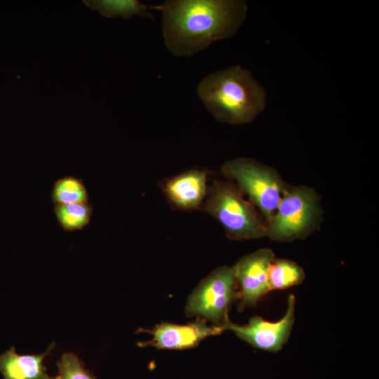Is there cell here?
<instances>
[{"mask_svg": "<svg viewBox=\"0 0 379 379\" xmlns=\"http://www.w3.org/2000/svg\"><path fill=\"white\" fill-rule=\"evenodd\" d=\"M153 8L162 12L164 44L178 57L192 56L234 35L248 10L242 0H168Z\"/></svg>", "mask_w": 379, "mask_h": 379, "instance_id": "cell-1", "label": "cell"}, {"mask_svg": "<svg viewBox=\"0 0 379 379\" xmlns=\"http://www.w3.org/2000/svg\"><path fill=\"white\" fill-rule=\"evenodd\" d=\"M197 94L218 121L230 124L251 122L266 105L265 88L239 65L206 76L197 86Z\"/></svg>", "mask_w": 379, "mask_h": 379, "instance_id": "cell-2", "label": "cell"}, {"mask_svg": "<svg viewBox=\"0 0 379 379\" xmlns=\"http://www.w3.org/2000/svg\"><path fill=\"white\" fill-rule=\"evenodd\" d=\"M204 207L220 222L232 240L266 236L267 225L262 217L231 181H214L208 188Z\"/></svg>", "mask_w": 379, "mask_h": 379, "instance_id": "cell-3", "label": "cell"}, {"mask_svg": "<svg viewBox=\"0 0 379 379\" xmlns=\"http://www.w3.org/2000/svg\"><path fill=\"white\" fill-rule=\"evenodd\" d=\"M221 172L242 194L248 197L267 225L288 186L278 173L270 166L247 158L226 161Z\"/></svg>", "mask_w": 379, "mask_h": 379, "instance_id": "cell-4", "label": "cell"}, {"mask_svg": "<svg viewBox=\"0 0 379 379\" xmlns=\"http://www.w3.org/2000/svg\"><path fill=\"white\" fill-rule=\"evenodd\" d=\"M319 217V201L313 189L288 186L267 225L266 236L275 241L303 239L316 227Z\"/></svg>", "mask_w": 379, "mask_h": 379, "instance_id": "cell-5", "label": "cell"}, {"mask_svg": "<svg viewBox=\"0 0 379 379\" xmlns=\"http://www.w3.org/2000/svg\"><path fill=\"white\" fill-rule=\"evenodd\" d=\"M239 298L234 266H222L213 270L194 289L185 313L189 317L196 316L213 326L225 328L230 321L231 305Z\"/></svg>", "mask_w": 379, "mask_h": 379, "instance_id": "cell-6", "label": "cell"}, {"mask_svg": "<svg viewBox=\"0 0 379 379\" xmlns=\"http://www.w3.org/2000/svg\"><path fill=\"white\" fill-rule=\"evenodd\" d=\"M295 298L289 295L284 317L275 322L268 321L259 316L250 319L246 325H238L230 321L225 331L230 330L241 340L253 347L265 351L277 352L287 342L295 321Z\"/></svg>", "mask_w": 379, "mask_h": 379, "instance_id": "cell-7", "label": "cell"}, {"mask_svg": "<svg viewBox=\"0 0 379 379\" xmlns=\"http://www.w3.org/2000/svg\"><path fill=\"white\" fill-rule=\"evenodd\" d=\"M275 255L262 248L241 258L234 265L240 298L239 310L255 306L270 291L268 277Z\"/></svg>", "mask_w": 379, "mask_h": 379, "instance_id": "cell-8", "label": "cell"}, {"mask_svg": "<svg viewBox=\"0 0 379 379\" xmlns=\"http://www.w3.org/2000/svg\"><path fill=\"white\" fill-rule=\"evenodd\" d=\"M225 331L223 327L208 325L201 318L184 325L161 322L150 330L140 331L148 333L152 338L138 345L161 350H187L195 347L205 338L220 335Z\"/></svg>", "mask_w": 379, "mask_h": 379, "instance_id": "cell-9", "label": "cell"}, {"mask_svg": "<svg viewBox=\"0 0 379 379\" xmlns=\"http://www.w3.org/2000/svg\"><path fill=\"white\" fill-rule=\"evenodd\" d=\"M207 174L193 169L168 179L164 185L168 199L178 208L190 210L199 207L208 192Z\"/></svg>", "mask_w": 379, "mask_h": 379, "instance_id": "cell-10", "label": "cell"}, {"mask_svg": "<svg viewBox=\"0 0 379 379\" xmlns=\"http://www.w3.org/2000/svg\"><path fill=\"white\" fill-rule=\"evenodd\" d=\"M54 347L55 343H52L42 354L20 355L11 347L0 355V372L4 379H56L47 373L43 363Z\"/></svg>", "mask_w": 379, "mask_h": 379, "instance_id": "cell-11", "label": "cell"}, {"mask_svg": "<svg viewBox=\"0 0 379 379\" xmlns=\"http://www.w3.org/2000/svg\"><path fill=\"white\" fill-rule=\"evenodd\" d=\"M83 2L106 18L129 19L137 15L154 19L149 11L150 6L135 0H85Z\"/></svg>", "mask_w": 379, "mask_h": 379, "instance_id": "cell-12", "label": "cell"}, {"mask_svg": "<svg viewBox=\"0 0 379 379\" xmlns=\"http://www.w3.org/2000/svg\"><path fill=\"white\" fill-rule=\"evenodd\" d=\"M305 277L302 267L288 259L274 258L270 271L268 281L270 291L284 290L301 284Z\"/></svg>", "mask_w": 379, "mask_h": 379, "instance_id": "cell-13", "label": "cell"}, {"mask_svg": "<svg viewBox=\"0 0 379 379\" xmlns=\"http://www.w3.org/2000/svg\"><path fill=\"white\" fill-rule=\"evenodd\" d=\"M53 209L60 226L67 232L81 230L86 227L91 220L93 211L89 202L54 205Z\"/></svg>", "mask_w": 379, "mask_h": 379, "instance_id": "cell-14", "label": "cell"}, {"mask_svg": "<svg viewBox=\"0 0 379 379\" xmlns=\"http://www.w3.org/2000/svg\"><path fill=\"white\" fill-rule=\"evenodd\" d=\"M51 197L54 205L88 202V193L84 182L72 175L58 179L53 187Z\"/></svg>", "mask_w": 379, "mask_h": 379, "instance_id": "cell-15", "label": "cell"}, {"mask_svg": "<svg viewBox=\"0 0 379 379\" xmlns=\"http://www.w3.org/2000/svg\"><path fill=\"white\" fill-rule=\"evenodd\" d=\"M57 366L58 375L56 379H96L94 374L86 368L84 362L72 352L63 353Z\"/></svg>", "mask_w": 379, "mask_h": 379, "instance_id": "cell-16", "label": "cell"}]
</instances>
